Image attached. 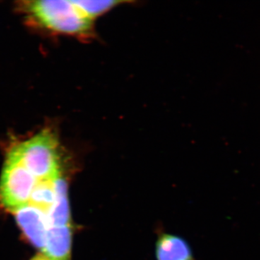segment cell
Here are the masks:
<instances>
[{
	"instance_id": "cell-1",
	"label": "cell",
	"mask_w": 260,
	"mask_h": 260,
	"mask_svg": "<svg viewBox=\"0 0 260 260\" xmlns=\"http://www.w3.org/2000/svg\"><path fill=\"white\" fill-rule=\"evenodd\" d=\"M17 10L30 28L52 35L86 37L93 21L76 1L38 0L17 3Z\"/></svg>"
},
{
	"instance_id": "cell-2",
	"label": "cell",
	"mask_w": 260,
	"mask_h": 260,
	"mask_svg": "<svg viewBox=\"0 0 260 260\" xmlns=\"http://www.w3.org/2000/svg\"><path fill=\"white\" fill-rule=\"evenodd\" d=\"M9 150L38 181L62 176L60 145L51 127L43 128L28 138L16 140Z\"/></svg>"
},
{
	"instance_id": "cell-3",
	"label": "cell",
	"mask_w": 260,
	"mask_h": 260,
	"mask_svg": "<svg viewBox=\"0 0 260 260\" xmlns=\"http://www.w3.org/2000/svg\"><path fill=\"white\" fill-rule=\"evenodd\" d=\"M37 182L20 159L8 149L0 177L2 206L15 214L28 205Z\"/></svg>"
},
{
	"instance_id": "cell-4",
	"label": "cell",
	"mask_w": 260,
	"mask_h": 260,
	"mask_svg": "<svg viewBox=\"0 0 260 260\" xmlns=\"http://www.w3.org/2000/svg\"><path fill=\"white\" fill-rule=\"evenodd\" d=\"M19 226L32 245L44 250L48 232L50 229L47 215L40 210L26 205L14 214Z\"/></svg>"
},
{
	"instance_id": "cell-5",
	"label": "cell",
	"mask_w": 260,
	"mask_h": 260,
	"mask_svg": "<svg viewBox=\"0 0 260 260\" xmlns=\"http://www.w3.org/2000/svg\"><path fill=\"white\" fill-rule=\"evenodd\" d=\"M71 225L51 227L48 232L47 244L42 253L51 260H70Z\"/></svg>"
},
{
	"instance_id": "cell-6",
	"label": "cell",
	"mask_w": 260,
	"mask_h": 260,
	"mask_svg": "<svg viewBox=\"0 0 260 260\" xmlns=\"http://www.w3.org/2000/svg\"><path fill=\"white\" fill-rule=\"evenodd\" d=\"M59 178L38 181L28 205L37 208L49 217L57 200V181Z\"/></svg>"
},
{
	"instance_id": "cell-7",
	"label": "cell",
	"mask_w": 260,
	"mask_h": 260,
	"mask_svg": "<svg viewBox=\"0 0 260 260\" xmlns=\"http://www.w3.org/2000/svg\"><path fill=\"white\" fill-rule=\"evenodd\" d=\"M156 257L158 260H193L187 243L170 234L162 236L157 242Z\"/></svg>"
},
{
	"instance_id": "cell-8",
	"label": "cell",
	"mask_w": 260,
	"mask_h": 260,
	"mask_svg": "<svg viewBox=\"0 0 260 260\" xmlns=\"http://www.w3.org/2000/svg\"><path fill=\"white\" fill-rule=\"evenodd\" d=\"M57 200L49 215L50 227L66 226L70 225V213L68 198L67 183L62 176L57 181Z\"/></svg>"
},
{
	"instance_id": "cell-9",
	"label": "cell",
	"mask_w": 260,
	"mask_h": 260,
	"mask_svg": "<svg viewBox=\"0 0 260 260\" xmlns=\"http://www.w3.org/2000/svg\"><path fill=\"white\" fill-rule=\"evenodd\" d=\"M84 14L92 21L97 17L119 4L118 1H76Z\"/></svg>"
},
{
	"instance_id": "cell-10",
	"label": "cell",
	"mask_w": 260,
	"mask_h": 260,
	"mask_svg": "<svg viewBox=\"0 0 260 260\" xmlns=\"http://www.w3.org/2000/svg\"><path fill=\"white\" fill-rule=\"evenodd\" d=\"M30 260H51L49 256L46 255L44 253H41V254H37L32 257Z\"/></svg>"
}]
</instances>
